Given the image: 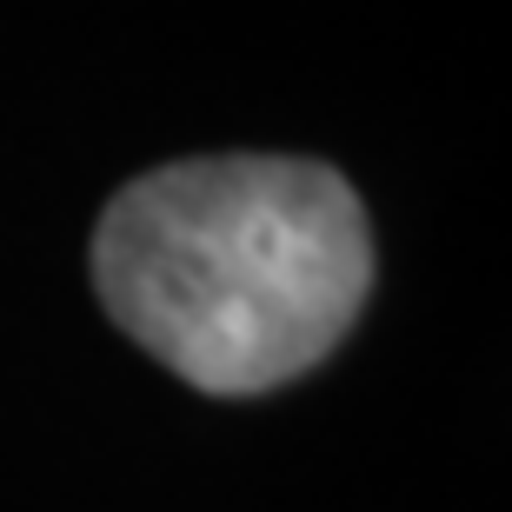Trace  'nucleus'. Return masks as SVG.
<instances>
[{"label":"nucleus","instance_id":"1","mask_svg":"<svg viewBox=\"0 0 512 512\" xmlns=\"http://www.w3.org/2000/svg\"><path fill=\"white\" fill-rule=\"evenodd\" d=\"M107 320L200 393L300 380L373 293L360 193L320 160L207 153L140 173L94 227Z\"/></svg>","mask_w":512,"mask_h":512}]
</instances>
